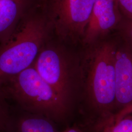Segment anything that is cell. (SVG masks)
Returning <instances> with one entry per match:
<instances>
[{"label": "cell", "mask_w": 132, "mask_h": 132, "mask_svg": "<svg viewBox=\"0 0 132 132\" xmlns=\"http://www.w3.org/2000/svg\"><path fill=\"white\" fill-rule=\"evenodd\" d=\"M53 35L44 10L38 11L32 8L10 37L0 43V87L33 66L43 47Z\"/></svg>", "instance_id": "obj_1"}, {"label": "cell", "mask_w": 132, "mask_h": 132, "mask_svg": "<svg viewBox=\"0 0 132 132\" xmlns=\"http://www.w3.org/2000/svg\"><path fill=\"white\" fill-rule=\"evenodd\" d=\"M0 92L23 111L45 117L54 122H60L68 112L69 104L33 66L7 80Z\"/></svg>", "instance_id": "obj_2"}, {"label": "cell", "mask_w": 132, "mask_h": 132, "mask_svg": "<svg viewBox=\"0 0 132 132\" xmlns=\"http://www.w3.org/2000/svg\"><path fill=\"white\" fill-rule=\"evenodd\" d=\"M84 59L87 72L86 89L93 104L108 107L116 101L115 61L117 49L110 43L90 45Z\"/></svg>", "instance_id": "obj_3"}, {"label": "cell", "mask_w": 132, "mask_h": 132, "mask_svg": "<svg viewBox=\"0 0 132 132\" xmlns=\"http://www.w3.org/2000/svg\"><path fill=\"white\" fill-rule=\"evenodd\" d=\"M95 0H47L44 10L54 37L64 44L82 42Z\"/></svg>", "instance_id": "obj_4"}, {"label": "cell", "mask_w": 132, "mask_h": 132, "mask_svg": "<svg viewBox=\"0 0 132 132\" xmlns=\"http://www.w3.org/2000/svg\"><path fill=\"white\" fill-rule=\"evenodd\" d=\"M65 46L53 35L43 47L33 66L43 79L69 104L73 84V66Z\"/></svg>", "instance_id": "obj_5"}, {"label": "cell", "mask_w": 132, "mask_h": 132, "mask_svg": "<svg viewBox=\"0 0 132 132\" xmlns=\"http://www.w3.org/2000/svg\"><path fill=\"white\" fill-rule=\"evenodd\" d=\"M121 16L118 0H95L82 44L87 47L94 44L118 24Z\"/></svg>", "instance_id": "obj_6"}, {"label": "cell", "mask_w": 132, "mask_h": 132, "mask_svg": "<svg viewBox=\"0 0 132 132\" xmlns=\"http://www.w3.org/2000/svg\"><path fill=\"white\" fill-rule=\"evenodd\" d=\"M116 101L125 108L132 104V55L117 50L115 61Z\"/></svg>", "instance_id": "obj_7"}, {"label": "cell", "mask_w": 132, "mask_h": 132, "mask_svg": "<svg viewBox=\"0 0 132 132\" xmlns=\"http://www.w3.org/2000/svg\"><path fill=\"white\" fill-rule=\"evenodd\" d=\"M30 0H0V43L9 38L32 8Z\"/></svg>", "instance_id": "obj_8"}, {"label": "cell", "mask_w": 132, "mask_h": 132, "mask_svg": "<svg viewBox=\"0 0 132 132\" xmlns=\"http://www.w3.org/2000/svg\"><path fill=\"white\" fill-rule=\"evenodd\" d=\"M14 117L11 113L10 122L4 132H56L54 122L45 117L23 111Z\"/></svg>", "instance_id": "obj_9"}, {"label": "cell", "mask_w": 132, "mask_h": 132, "mask_svg": "<svg viewBox=\"0 0 132 132\" xmlns=\"http://www.w3.org/2000/svg\"><path fill=\"white\" fill-rule=\"evenodd\" d=\"M8 100L0 92V132H4L8 126L11 116Z\"/></svg>", "instance_id": "obj_10"}, {"label": "cell", "mask_w": 132, "mask_h": 132, "mask_svg": "<svg viewBox=\"0 0 132 132\" xmlns=\"http://www.w3.org/2000/svg\"><path fill=\"white\" fill-rule=\"evenodd\" d=\"M132 130V118L126 117L116 124L106 128L103 132H130Z\"/></svg>", "instance_id": "obj_11"}, {"label": "cell", "mask_w": 132, "mask_h": 132, "mask_svg": "<svg viewBox=\"0 0 132 132\" xmlns=\"http://www.w3.org/2000/svg\"><path fill=\"white\" fill-rule=\"evenodd\" d=\"M118 1L122 14L128 19L132 20V0H118Z\"/></svg>", "instance_id": "obj_12"}, {"label": "cell", "mask_w": 132, "mask_h": 132, "mask_svg": "<svg viewBox=\"0 0 132 132\" xmlns=\"http://www.w3.org/2000/svg\"><path fill=\"white\" fill-rule=\"evenodd\" d=\"M132 113V104L123 108L114 117V121L115 122H118L122 118H124L127 117L128 115Z\"/></svg>", "instance_id": "obj_13"}, {"label": "cell", "mask_w": 132, "mask_h": 132, "mask_svg": "<svg viewBox=\"0 0 132 132\" xmlns=\"http://www.w3.org/2000/svg\"><path fill=\"white\" fill-rule=\"evenodd\" d=\"M125 36L132 44V20L128 19L124 27Z\"/></svg>", "instance_id": "obj_14"}, {"label": "cell", "mask_w": 132, "mask_h": 132, "mask_svg": "<svg viewBox=\"0 0 132 132\" xmlns=\"http://www.w3.org/2000/svg\"><path fill=\"white\" fill-rule=\"evenodd\" d=\"M56 132H80L79 131H78L77 130H76V129H73V128H69L66 129L64 131H57Z\"/></svg>", "instance_id": "obj_15"}]
</instances>
